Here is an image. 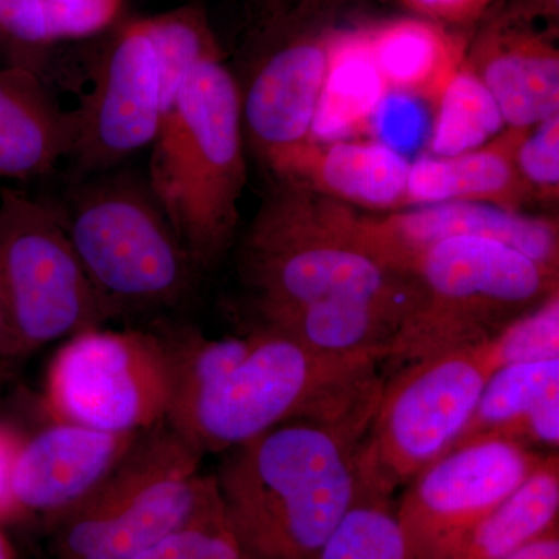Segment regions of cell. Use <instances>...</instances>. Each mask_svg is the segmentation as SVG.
<instances>
[{
	"instance_id": "21",
	"label": "cell",
	"mask_w": 559,
	"mask_h": 559,
	"mask_svg": "<svg viewBox=\"0 0 559 559\" xmlns=\"http://www.w3.org/2000/svg\"><path fill=\"white\" fill-rule=\"evenodd\" d=\"M364 35L388 90L432 106L466 58L463 44L429 21H390Z\"/></svg>"
},
{
	"instance_id": "9",
	"label": "cell",
	"mask_w": 559,
	"mask_h": 559,
	"mask_svg": "<svg viewBox=\"0 0 559 559\" xmlns=\"http://www.w3.org/2000/svg\"><path fill=\"white\" fill-rule=\"evenodd\" d=\"M2 356H24L98 329L110 316L76 255L57 209L0 190Z\"/></svg>"
},
{
	"instance_id": "11",
	"label": "cell",
	"mask_w": 559,
	"mask_h": 559,
	"mask_svg": "<svg viewBox=\"0 0 559 559\" xmlns=\"http://www.w3.org/2000/svg\"><path fill=\"white\" fill-rule=\"evenodd\" d=\"M270 11L255 33L246 79L237 81L245 140L271 170L310 140L334 32L272 2Z\"/></svg>"
},
{
	"instance_id": "35",
	"label": "cell",
	"mask_w": 559,
	"mask_h": 559,
	"mask_svg": "<svg viewBox=\"0 0 559 559\" xmlns=\"http://www.w3.org/2000/svg\"><path fill=\"white\" fill-rule=\"evenodd\" d=\"M506 559H559V527L550 530Z\"/></svg>"
},
{
	"instance_id": "6",
	"label": "cell",
	"mask_w": 559,
	"mask_h": 559,
	"mask_svg": "<svg viewBox=\"0 0 559 559\" xmlns=\"http://www.w3.org/2000/svg\"><path fill=\"white\" fill-rule=\"evenodd\" d=\"M57 212L110 316L173 307L190 293L200 270L146 176L114 168L79 178Z\"/></svg>"
},
{
	"instance_id": "37",
	"label": "cell",
	"mask_w": 559,
	"mask_h": 559,
	"mask_svg": "<svg viewBox=\"0 0 559 559\" xmlns=\"http://www.w3.org/2000/svg\"><path fill=\"white\" fill-rule=\"evenodd\" d=\"M3 353V320H2V311H0V356Z\"/></svg>"
},
{
	"instance_id": "36",
	"label": "cell",
	"mask_w": 559,
	"mask_h": 559,
	"mask_svg": "<svg viewBox=\"0 0 559 559\" xmlns=\"http://www.w3.org/2000/svg\"><path fill=\"white\" fill-rule=\"evenodd\" d=\"M0 559H9V551H7L5 543H3L2 536H0Z\"/></svg>"
},
{
	"instance_id": "34",
	"label": "cell",
	"mask_w": 559,
	"mask_h": 559,
	"mask_svg": "<svg viewBox=\"0 0 559 559\" xmlns=\"http://www.w3.org/2000/svg\"><path fill=\"white\" fill-rule=\"evenodd\" d=\"M271 2L297 16L323 21L331 11L348 0H271Z\"/></svg>"
},
{
	"instance_id": "30",
	"label": "cell",
	"mask_w": 559,
	"mask_h": 559,
	"mask_svg": "<svg viewBox=\"0 0 559 559\" xmlns=\"http://www.w3.org/2000/svg\"><path fill=\"white\" fill-rule=\"evenodd\" d=\"M514 160L533 197L558 200L559 114L521 132Z\"/></svg>"
},
{
	"instance_id": "12",
	"label": "cell",
	"mask_w": 559,
	"mask_h": 559,
	"mask_svg": "<svg viewBox=\"0 0 559 559\" xmlns=\"http://www.w3.org/2000/svg\"><path fill=\"white\" fill-rule=\"evenodd\" d=\"M546 455L520 441L487 439L430 463L404 488L395 509L417 558L450 559L463 536L509 498Z\"/></svg>"
},
{
	"instance_id": "3",
	"label": "cell",
	"mask_w": 559,
	"mask_h": 559,
	"mask_svg": "<svg viewBox=\"0 0 559 559\" xmlns=\"http://www.w3.org/2000/svg\"><path fill=\"white\" fill-rule=\"evenodd\" d=\"M355 209L278 182L250 224L240 270L259 318L325 304H364L403 319L411 278L373 255Z\"/></svg>"
},
{
	"instance_id": "22",
	"label": "cell",
	"mask_w": 559,
	"mask_h": 559,
	"mask_svg": "<svg viewBox=\"0 0 559 559\" xmlns=\"http://www.w3.org/2000/svg\"><path fill=\"white\" fill-rule=\"evenodd\" d=\"M388 91L364 32H334L311 142L362 138L371 114Z\"/></svg>"
},
{
	"instance_id": "18",
	"label": "cell",
	"mask_w": 559,
	"mask_h": 559,
	"mask_svg": "<svg viewBox=\"0 0 559 559\" xmlns=\"http://www.w3.org/2000/svg\"><path fill=\"white\" fill-rule=\"evenodd\" d=\"M75 119L51 97L38 72L0 68V180L43 178L69 157Z\"/></svg>"
},
{
	"instance_id": "5",
	"label": "cell",
	"mask_w": 559,
	"mask_h": 559,
	"mask_svg": "<svg viewBox=\"0 0 559 559\" xmlns=\"http://www.w3.org/2000/svg\"><path fill=\"white\" fill-rule=\"evenodd\" d=\"M401 274L412 299L388 360L404 364L484 344L558 290V271L488 238L436 242Z\"/></svg>"
},
{
	"instance_id": "28",
	"label": "cell",
	"mask_w": 559,
	"mask_h": 559,
	"mask_svg": "<svg viewBox=\"0 0 559 559\" xmlns=\"http://www.w3.org/2000/svg\"><path fill=\"white\" fill-rule=\"evenodd\" d=\"M132 559H248L219 499L182 528Z\"/></svg>"
},
{
	"instance_id": "13",
	"label": "cell",
	"mask_w": 559,
	"mask_h": 559,
	"mask_svg": "<svg viewBox=\"0 0 559 559\" xmlns=\"http://www.w3.org/2000/svg\"><path fill=\"white\" fill-rule=\"evenodd\" d=\"M68 159L79 178L119 168L153 145L164 119L160 69L145 17L117 25L95 60L91 90L73 109Z\"/></svg>"
},
{
	"instance_id": "8",
	"label": "cell",
	"mask_w": 559,
	"mask_h": 559,
	"mask_svg": "<svg viewBox=\"0 0 559 559\" xmlns=\"http://www.w3.org/2000/svg\"><path fill=\"white\" fill-rule=\"evenodd\" d=\"M492 373L480 344L412 360L382 382L356 454L362 498L392 500L450 452Z\"/></svg>"
},
{
	"instance_id": "2",
	"label": "cell",
	"mask_w": 559,
	"mask_h": 559,
	"mask_svg": "<svg viewBox=\"0 0 559 559\" xmlns=\"http://www.w3.org/2000/svg\"><path fill=\"white\" fill-rule=\"evenodd\" d=\"M371 415L296 419L230 450L215 479L248 559H319L362 498L356 454Z\"/></svg>"
},
{
	"instance_id": "27",
	"label": "cell",
	"mask_w": 559,
	"mask_h": 559,
	"mask_svg": "<svg viewBox=\"0 0 559 559\" xmlns=\"http://www.w3.org/2000/svg\"><path fill=\"white\" fill-rule=\"evenodd\" d=\"M492 370L559 359V289L484 342Z\"/></svg>"
},
{
	"instance_id": "16",
	"label": "cell",
	"mask_w": 559,
	"mask_h": 559,
	"mask_svg": "<svg viewBox=\"0 0 559 559\" xmlns=\"http://www.w3.org/2000/svg\"><path fill=\"white\" fill-rule=\"evenodd\" d=\"M139 433L105 432L68 421L40 430L21 443L14 459V510L49 520L75 506L105 480Z\"/></svg>"
},
{
	"instance_id": "25",
	"label": "cell",
	"mask_w": 559,
	"mask_h": 559,
	"mask_svg": "<svg viewBox=\"0 0 559 559\" xmlns=\"http://www.w3.org/2000/svg\"><path fill=\"white\" fill-rule=\"evenodd\" d=\"M145 21L159 60L165 116L190 73L204 61L224 58L223 51L201 7H179Z\"/></svg>"
},
{
	"instance_id": "19",
	"label": "cell",
	"mask_w": 559,
	"mask_h": 559,
	"mask_svg": "<svg viewBox=\"0 0 559 559\" xmlns=\"http://www.w3.org/2000/svg\"><path fill=\"white\" fill-rule=\"evenodd\" d=\"M487 439L558 451L559 359L513 364L488 378L476 409L451 450Z\"/></svg>"
},
{
	"instance_id": "31",
	"label": "cell",
	"mask_w": 559,
	"mask_h": 559,
	"mask_svg": "<svg viewBox=\"0 0 559 559\" xmlns=\"http://www.w3.org/2000/svg\"><path fill=\"white\" fill-rule=\"evenodd\" d=\"M47 0H0V43L10 64L36 70L33 57L51 43Z\"/></svg>"
},
{
	"instance_id": "29",
	"label": "cell",
	"mask_w": 559,
	"mask_h": 559,
	"mask_svg": "<svg viewBox=\"0 0 559 559\" xmlns=\"http://www.w3.org/2000/svg\"><path fill=\"white\" fill-rule=\"evenodd\" d=\"M429 106L415 95L388 91L371 114L366 134L409 159L411 154L428 148L433 119Z\"/></svg>"
},
{
	"instance_id": "32",
	"label": "cell",
	"mask_w": 559,
	"mask_h": 559,
	"mask_svg": "<svg viewBox=\"0 0 559 559\" xmlns=\"http://www.w3.org/2000/svg\"><path fill=\"white\" fill-rule=\"evenodd\" d=\"M491 0H404V3L432 17L444 22H469L480 16Z\"/></svg>"
},
{
	"instance_id": "33",
	"label": "cell",
	"mask_w": 559,
	"mask_h": 559,
	"mask_svg": "<svg viewBox=\"0 0 559 559\" xmlns=\"http://www.w3.org/2000/svg\"><path fill=\"white\" fill-rule=\"evenodd\" d=\"M21 443L13 433L0 428V514L14 510L11 498V473Z\"/></svg>"
},
{
	"instance_id": "23",
	"label": "cell",
	"mask_w": 559,
	"mask_h": 559,
	"mask_svg": "<svg viewBox=\"0 0 559 559\" xmlns=\"http://www.w3.org/2000/svg\"><path fill=\"white\" fill-rule=\"evenodd\" d=\"M558 451L463 536L450 559H506L559 527Z\"/></svg>"
},
{
	"instance_id": "4",
	"label": "cell",
	"mask_w": 559,
	"mask_h": 559,
	"mask_svg": "<svg viewBox=\"0 0 559 559\" xmlns=\"http://www.w3.org/2000/svg\"><path fill=\"white\" fill-rule=\"evenodd\" d=\"M151 151L150 189L198 270L230 246L246 186L237 76L213 58L183 81Z\"/></svg>"
},
{
	"instance_id": "26",
	"label": "cell",
	"mask_w": 559,
	"mask_h": 559,
	"mask_svg": "<svg viewBox=\"0 0 559 559\" xmlns=\"http://www.w3.org/2000/svg\"><path fill=\"white\" fill-rule=\"evenodd\" d=\"M319 559H418L392 500L360 498L326 540Z\"/></svg>"
},
{
	"instance_id": "17",
	"label": "cell",
	"mask_w": 559,
	"mask_h": 559,
	"mask_svg": "<svg viewBox=\"0 0 559 559\" xmlns=\"http://www.w3.org/2000/svg\"><path fill=\"white\" fill-rule=\"evenodd\" d=\"M278 182L348 207L390 213L407 207L411 162L371 139L307 140L271 168Z\"/></svg>"
},
{
	"instance_id": "15",
	"label": "cell",
	"mask_w": 559,
	"mask_h": 559,
	"mask_svg": "<svg viewBox=\"0 0 559 559\" xmlns=\"http://www.w3.org/2000/svg\"><path fill=\"white\" fill-rule=\"evenodd\" d=\"M527 11L489 22L465 61L498 103L509 128L530 130L559 114V50L554 32Z\"/></svg>"
},
{
	"instance_id": "14",
	"label": "cell",
	"mask_w": 559,
	"mask_h": 559,
	"mask_svg": "<svg viewBox=\"0 0 559 559\" xmlns=\"http://www.w3.org/2000/svg\"><path fill=\"white\" fill-rule=\"evenodd\" d=\"M355 224L362 245L399 274L421 250L436 242L462 237L503 242L544 266L558 271L557 221L525 215L498 205L440 202L384 215L356 212Z\"/></svg>"
},
{
	"instance_id": "20",
	"label": "cell",
	"mask_w": 559,
	"mask_h": 559,
	"mask_svg": "<svg viewBox=\"0 0 559 559\" xmlns=\"http://www.w3.org/2000/svg\"><path fill=\"white\" fill-rule=\"evenodd\" d=\"M524 130L509 128L480 148L457 156L423 154L411 162L407 207L440 202H481L520 212L533 193L514 160Z\"/></svg>"
},
{
	"instance_id": "24",
	"label": "cell",
	"mask_w": 559,
	"mask_h": 559,
	"mask_svg": "<svg viewBox=\"0 0 559 559\" xmlns=\"http://www.w3.org/2000/svg\"><path fill=\"white\" fill-rule=\"evenodd\" d=\"M506 128L498 103L484 81L463 62L433 105L428 154L457 156L487 145Z\"/></svg>"
},
{
	"instance_id": "10",
	"label": "cell",
	"mask_w": 559,
	"mask_h": 559,
	"mask_svg": "<svg viewBox=\"0 0 559 559\" xmlns=\"http://www.w3.org/2000/svg\"><path fill=\"white\" fill-rule=\"evenodd\" d=\"M173 380L167 337L98 326L69 337L55 355L47 399L60 421L139 433L167 421Z\"/></svg>"
},
{
	"instance_id": "7",
	"label": "cell",
	"mask_w": 559,
	"mask_h": 559,
	"mask_svg": "<svg viewBox=\"0 0 559 559\" xmlns=\"http://www.w3.org/2000/svg\"><path fill=\"white\" fill-rule=\"evenodd\" d=\"M202 455L167 425L143 430L91 495L49 518L53 559H132L219 499Z\"/></svg>"
},
{
	"instance_id": "1",
	"label": "cell",
	"mask_w": 559,
	"mask_h": 559,
	"mask_svg": "<svg viewBox=\"0 0 559 559\" xmlns=\"http://www.w3.org/2000/svg\"><path fill=\"white\" fill-rule=\"evenodd\" d=\"M173 396L167 425L201 455L234 450L283 423L371 414L380 360L340 358L257 323L245 336H167Z\"/></svg>"
}]
</instances>
